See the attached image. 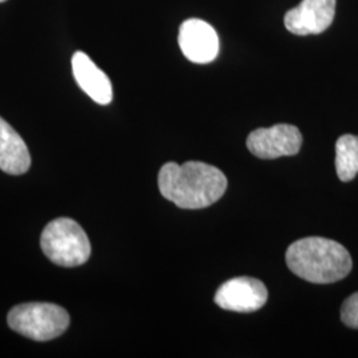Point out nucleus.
Segmentation results:
<instances>
[{"label": "nucleus", "mask_w": 358, "mask_h": 358, "mask_svg": "<svg viewBox=\"0 0 358 358\" xmlns=\"http://www.w3.org/2000/svg\"><path fill=\"white\" fill-rule=\"evenodd\" d=\"M158 187L162 196L174 205L198 210L214 205L223 196L227 178L217 167L205 162H167L159 170Z\"/></svg>", "instance_id": "1"}, {"label": "nucleus", "mask_w": 358, "mask_h": 358, "mask_svg": "<svg viewBox=\"0 0 358 358\" xmlns=\"http://www.w3.org/2000/svg\"><path fill=\"white\" fill-rule=\"evenodd\" d=\"M285 262L296 276L315 284L340 282L353 267L352 256L343 244L320 236H309L291 244Z\"/></svg>", "instance_id": "2"}, {"label": "nucleus", "mask_w": 358, "mask_h": 358, "mask_svg": "<svg viewBox=\"0 0 358 358\" xmlns=\"http://www.w3.org/2000/svg\"><path fill=\"white\" fill-rule=\"evenodd\" d=\"M40 244L45 256L62 267H77L90 259V239L81 226L69 217H59L48 223Z\"/></svg>", "instance_id": "3"}, {"label": "nucleus", "mask_w": 358, "mask_h": 358, "mask_svg": "<svg viewBox=\"0 0 358 358\" xmlns=\"http://www.w3.org/2000/svg\"><path fill=\"white\" fill-rule=\"evenodd\" d=\"M8 325L35 341H50L62 336L69 327V315L64 308L51 303H27L13 308Z\"/></svg>", "instance_id": "4"}, {"label": "nucleus", "mask_w": 358, "mask_h": 358, "mask_svg": "<svg viewBox=\"0 0 358 358\" xmlns=\"http://www.w3.org/2000/svg\"><path fill=\"white\" fill-rule=\"evenodd\" d=\"M303 136L300 130L288 124H279L271 128L256 129L247 138V148L262 159H275L300 152Z\"/></svg>", "instance_id": "5"}, {"label": "nucleus", "mask_w": 358, "mask_h": 358, "mask_svg": "<svg viewBox=\"0 0 358 358\" xmlns=\"http://www.w3.org/2000/svg\"><path fill=\"white\" fill-rule=\"evenodd\" d=\"M268 291L264 282L254 278H234L222 284L215 294L217 307L224 310L250 313L264 307Z\"/></svg>", "instance_id": "6"}, {"label": "nucleus", "mask_w": 358, "mask_h": 358, "mask_svg": "<svg viewBox=\"0 0 358 358\" xmlns=\"http://www.w3.org/2000/svg\"><path fill=\"white\" fill-rule=\"evenodd\" d=\"M178 43L185 57L195 64L211 63L219 53L217 31L201 19H187L180 24Z\"/></svg>", "instance_id": "7"}, {"label": "nucleus", "mask_w": 358, "mask_h": 358, "mask_svg": "<svg viewBox=\"0 0 358 358\" xmlns=\"http://www.w3.org/2000/svg\"><path fill=\"white\" fill-rule=\"evenodd\" d=\"M336 0H303L284 16L285 28L299 36L319 35L332 24Z\"/></svg>", "instance_id": "8"}, {"label": "nucleus", "mask_w": 358, "mask_h": 358, "mask_svg": "<svg viewBox=\"0 0 358 358\" xmlns=\"http://www.w3.org/2000/svg\"><path fill=\"white\" fill-rule=\"evenodd\" d=\"M72 71L77 84L94 103L108 105L113 100V88L109 77L90 60L84 52H76L72 57Z\"/></svg>", "instance_id": "9"}, {"label": "nucleus", "mask_w": 358, "mask_h": 358, "mask_svg": "<svg viewBox=\"0 0 358 358\" xmlns=\"http://www.w3.org/2000/svg\"><path fill=\"white\" fill-rule=\"evenodd\" d=\"M31 166V155L26 142L17 131L0 117V169L4 173L20 176Z\"/></svg>", "instance_id": "10"}, {"label": "nucleus", "mask_w": 358, "mask_h": 358, "mask_svg": "<svg viewBox=\"0 0 358 358\" xmlns=\"http://www.w3.org/2000/svg\"><path fill=\"white\" fill-rule=\"evenodd\" d=\"M336 170L340 180L349 182L358 174V137L345 134L336 142Z\"/></svg>", "instance_id": "11"}, {"label": "nucleus", "mask_w": 358, "mask_h": 358, "mask_svg": "<svg viewBox=\"0 0 358 358\" xmlns=\"http://www.w3.org/2000/svg\"><path fill=\"white\" fill-rule=\"evenodd\" d=\"M341 320L346 327L358 329V292L349 296L341 307Z\"/></svg>", "instance_id": "12"}, {"label": "nucleus", "mask_w": 358, "mask_h": 358, "mask_svg": "<svg viewBox=\"0 0 358 358\" xmlns=\"http://www.w3.org/2000/svg\"><path fill=\"white\" fill-rule=\"evenodd\" d=\"M3 1H6V0H0V3H3Z\"/></svg>", "instance_id": "13"}]
</instances>
